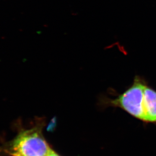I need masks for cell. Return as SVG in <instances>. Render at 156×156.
Returning <instances> with one entry per match:
<instances>
[{
    "mask_svg": "<svg viewBox=\"0 0 156 156\" xmlns=\"http://www.w3.org/2000/svg\"><path fill=\"white\" fill-rule=\"evenodd\" d=\"M47 156H59V155H58V154H56L55 152H54L53 150H51Z\"/></svg>",
    "mask_w": 156,
    "mask_h": 156,
    "instance_id": "277c9868",
    "label": "cell"
},
{
    "mask_svg": "<svg viewBox=\"0 0 156 156\" xmlns=\"http://www.w3.org/2000/svg\"><path fill=\"white\" fill-rule=\"evenodd\" d=\"M51 149L38 128L22 131L11 142L7 153L12 156H47Z\"/></svg>",
    "mask_w": 156,
    "mask_h": 156,
    "instance_id": "6da1fadb",
    "label": "cell"
},
{
    "mask_svg": "<svg viewBox=\"0 0 156 156\" xmlns=\"http://www.w3.org/2000/svg\"><path fill=\"white\" fill-rule=\"evenodd\" d=\"M146 86L143 80L136 77L132 87L113 101V103L122 108L133 116L144 121L143 96Z\"/></svg>",
    "mask_w": 156,
    "mask_h": 156,
    "instance_id": "7a4b0ae2",
    "label": "cell"
},
{
    "mask_svg": "<svg viewBox=\"0 0 156 156\" xmlns=\"http://www.w3.org/2000/svg\"><path fill=\"white\" fill-rule=\"evenodd\" d=\"M145 122L156 123V91L146 86L143 96Z\"/></svg>",
    "mask_w": 156,
    "mask_h": 156,
    "instance_id": "3957f363",
    "label": "cell"
}]
</instances>
